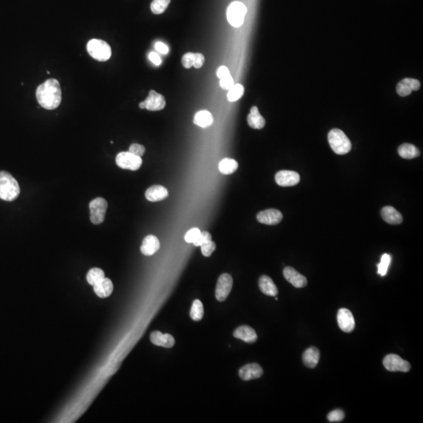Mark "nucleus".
<instances>
[{
	"label": "nucleus",
	"instance_id": "obj_27",
	"mask_svg": "<svg viewBox=\"0 0 423 423\" xmlns=\"http://www.w3.org/2000/svg\"><path fill=\"white\" fill-rule=\"evenodd\" d=\"M398 154L401 158L405 159H412L417 158L420 154L418 149L411 144H403L399 147Z\"/></svg>",
	"mask_w": 423,
	"mask_h": 423
},
{
	"label": "nucleus",
	"instance_id": "obj_25",
	"mask_svg": "<svg viewBox=\"0 0 423 423\" xmlns=\"http://www.w3.org/2000/svg\"><path fill=\"white\" fill-rule=\"evenodd\" d=\"M320 360V351L316 347H310L305 351L303 355V361L306 367L315 368Z\"/></svg>",
	"mask_w": 423,
	"mask_h": 423
},
{
	"label": "nucleus",
	"instance_id": "obj_16",
	"mask_svg": "<svg viewBox=\"0 0 423 423\" xmlns=\"http://www.w3.org/2000/svg\"><path fill=\"white\" fill-rule=\"evenodd\" d=\"M264 374V370L261 365L257 363L248 364L239 370V376L242 380L249 381L259 379Z\"/></svg>",
	"mask_w": 423,
	"mask_h": 423
},
{
	"label": "nucleus",
	"instance_id": "obj_40",
	"mask_svg": "<svg viewBox=\"0 0 423 423\" xmlns=\"http://www.w3.org/2000/svg\"><path fill=\"white\" fill-rule=\"evenodd\" d=\"M145 151L144 146L139 144H131L129 148V152L135 154V155L139 156V157H142V156L144 155Z\"/></svg>",
	"mask_w": 423,
	"mask_h": 423
},
{
	"label": "nucleus",
	"instance_id": "obj_20",
	"mask_svg": "<svg viewBox=\"0 0 423 423\" xmlns=\"http://www.w3.org/2000/svg\"><path fill=\"white\" fill-rule=\"evenodd\" d=\"M234 336L248 344H253L257 340V334L252 327L248 325L240 326L234 331Z\"/></svg>",
	"mask_w": 423,
	"mask_h": 423
},
{
	"label": "nucleus",
	"instance_id": "obj_31",
	"mask_svg": "<svg viewBox=\"0 0 423 423\" xmlns=\"http://www.w3.org/2000/svg\"><path fill=\"white\" fill-rule=\"evenodd\" d=\"M190 316L192 317V320H195V321H199L203 317V305L199 299H195L194 301L192 309H191V312H190Z\"/></svg>",
	"mask_w": 423,
	"mask_h": 423
},
{
	"label": "nucleus",
	"instance_id": "obj_39",
	"mask_svg": "<svg viewBox=\"0 0 423 423\" xmlns=\"http://www.w3.org/2000/svg\"><path fill=\"white\" fill-rule=\"evenodd\" d=\"M234 85V81L233 78H232L231 74H229L227 76L223 77V78L220 79V86L223 90L225 91H229L233 86Z\"/></svg>",
	"mask_w": 423,
	"mask_h": 423
},
{
	"label": "nucleus",
	"instance_id": "obj_36",
	"mask_svg": "<svg viewBox=\"0 0 423 423\" xmlns=\"http://www.w3.org/2000/svg\"><path fill=\"white\" fill-rule=\"evenodd\" d=\"M216 245L214 241H210L206 244H202L201 246L202 249V253L204 257H209L213 253V251L216 250Z\"/></svg>",
	"mask_w": 423,
	"mask_h": 423
},
{
	"label": "nucleus",
	"instance_id": "obj_43",
	"mask_svg": "<svg viewBox=\"0 0 423 423\" xmlns=\"http://www.w3.org/2000/svg\"><path fill=\"white\" fill-rule=\"evenodd\" d=\"M154 48L158 53H162V54H167L168 53V46L163 43L162 42H157L154 44Z\"/></svg>",
	"mask_w": 423,
	"mask_h": 423
},
{
	"label": "nucleus",
	"instance_id": "obj_42",
	"mask_svg": "<svg viewBox=\"0 0 423 423\" xmlns=\"http://www.w3.org/2000/svg\"><path fill=\"white\" fill-rule=\"evenodd\" d=\"M230 74V70L228 69V67H226V66L222 65L220 66V67H218V69L216 70V75H217L218 78H222L223 77L227 76Z\"/></svg>",
	"mask_w": 423,
	"mask_h": 423
},
{
	"label": "nucleus",
	"instance_id": "obj_24",
	"mask_svg": "<svg viewBox=\"0 0 423 423\" xmlns=\"http://www.w3.org/2000/svg\"><path fill=\"white\" fill-rule=\"evenodd\" d=\"M113 283L109 278H105L98 285H94V292L100 298H107L113 292Z\"/></svg>",
	"mask_w": 423,
	"mask_h": 423
},
{
	"label": "nucleus",
	"instance_id": "obj_8",
	"mask_svg": "<svg viewBox=\"0 0 423 423\" xmlns=\"http://www.w3.org/2000/svg\"><path fill=\"white\" fill-rule=\"evenodd\" d=\"M166 105L165 97L154 91L149 92L145 101L140 102L139 107L141 109H147L151 112H158L162 110Z\"/></svg>",
	"mask_w": 423,
	"mask_h": 423
},
{
	"label": "nucleus",
	"instance_id": "obj_5",
	"mask_svg": "<svg viewBox=\"0 0 423 423\" xmlns=\"http://www.w3.org/2000/svg\"><path fill=\"white\" fill-rule=\"evenodd\" d=\"M246 14L247 8L243 3L234 1L227 8V21L234 28H240L244 24Z\"/></svg>",
	"mask_w": 423,
	"mask_h": 423
},
{
	"label": "nucleus",
	"instance_id": "obj_38",
	"mask_svg": "<svg viewBox=\"0 0 423 423\" xmlns=\"http://www.w3.org/2000/svg\"><path fill=\"white\" fill-rule=\"evenodd\" d=\"M194 59H195V53H187L183 56L182 59H181V63L185 68L189 69L191 67H193Z\"/></svg>",
	"mask_w": 423,
	"mask_h": 423
},
{
	"label": "nucleus",
	"instance_id": "obj_28",
	"mask_svg": "<svg viewBox=\"0 0 423 423\" xmlns=\"http://www.w3.org/2000/svg\"><path fill=\"white\" fill-rule=\"evenodd\" d=\"M238 168V163L236 160L232 158H223L219 163V170L222 174L230 175L234 174Z\"/></svg>",
	"mask_w": 423,
	"mask_h": 423
},
{
	"label": "nucleus",
	"instance_id": "obj_15",
	"mask_svg": "<svg viewBox=\"0 0 423 423\" xmlns=\"http://www.w3.org/2000/svg\"><path fill=\"white\" fill-rule=\"evenodd\" d=\"M284 277L289 283L292 284L294 287L300 289L307 285V280L301 274H299L294 268L291 267L285 268L283 271Z\"/></svg>",
	"mask_w": 423,
	"mask_h": 423
},
{
	"label": "nucleus",
	"instance_id": "obj_22",
	"mask_svg": "<svg viewBox=\"0 0 423 423\" xmlns=\"http://www.w3.org/2000/svg\"><path fill=\"white\" fill-rule=\"evenodd\" d=\"M259 287L264 294L269 296H276L278 293V288L270 277L263 275L259 280Z\"/></svg>",
	"mask_w": 423,
	"mask_h": 423
},
{
	"label": "nucleus",
	"instance_id": "obj_32",
	"mask_svg": "<svg viewBox=\"0 0 423 423\" xmlns=\"http://www.w3.org/2000/svg\"><path fill=\"white\" fill-rule=\"evenodd\" d=\"M171 0H153L151 4V10L154 15H161L168 8Z\"/></svg>",
	"mask_w": 423,
	"mask_h": 423
},
{
	"label": "nucleus",
	"instance_id": "obj_26",
	"mask_svg": "<svg viewBox=\"0 0 423 423\" xmlns=\"http://www.w3.org/2000/svg\"><path fill=\"white\" fill-rule=\"evenodd\" d=\"M214 122L213 115L207 110H202L197 112L194 117V124L202 128H207L212 126Z\"/></svg>",
	"mask_w": 423,
	"mask_h": 423
},
{
	"label": "nucleus",
	"instance_id": "obj_41",
	"mask_svg": "<svg viewBox=\"0 0 423 423\" xmlns=\"http://www.w3.org/2000/svg\"><path fill=\"white\" fill-rule=\"evenodd\" d=\"M205 57H204L203 54L201 53H195V59H194V64L193 67L197 68V69H199V68H201V67L203 66L204 63H205Z\"/></svg>",
	"mask_w": 423,
	"mask_h": 423
},
{
	"label": "nucleus",
	"instance_id": "obj_34",
	"mask_svg": "<svg viewBox=\"0 0 423 423\" xmlns=\"http://www.w3.org/2000/svg\"><path fill=\"white\" fill-rule=\"evenodd\" d=\"M344 418H345V414L341 409L334 410V411H331L329 414H327V419L331 422L342 421Z\"/></svg>",
	"mask_w": 423,
	"mask_h": 423
},
{
	"label": "nucleus",
	"instance_id": "obj_13",
	"mask_svg": "<svg viewBox=\"0 0 423 423\" xmlns=\"http://www.w3.org/2000/svg\"><path fill=\"white\" fill-rule=\"evenodd\" d=\"M257 220L266 225H277L282 221L283 215L278 209H270L261 211L257 214Z\"/></svg>",
	"mask_w": 423,
	"mask_h": 423
},
{
	"label": "nucleus",
	"instance_id": "obj_4",
	"mask_svg": "<svg viewBox=\"0 0 423 423\" xmlns=\"http://www.w3.org/2000/svg\"><path fill=\"white\" fill-rule=\"evenodd\" d=\"M89 54L98 61H107L112 57V49L108 43L101 39H91L87 43Z\"/></svg>",
	"mask_w": 423,
	"mask_h": 423
},
{
	"label": "nucleus",
	"instance_id": "obj_2",
	"mask_svg": "<svg viewBox=\"0 0 423 423\" xmlns=\"http://www.w3.org/2000/svg\"><path fill=\"white\" fill-rule=\"evenodd\" d=\"M20 187L18 181L9 173L0 172V199L12 202L19 196Z\"/></svg>",
	"mask_w": 423,
	"mask_h": 423
},
{
	"label": "nucleus",
	"instance_id": "obj_37",
	"mask_svg": "<svg viewBox=\"0 0 423 423\" xmlns=\"http://www.w3.org/2000/svg\"><path fill=\"white\" fill-rule=\"evenodd\" d=\"M200 233L201 230L199 228L194 227V228H192L187 232V234H185V237H184V239L188 243H194L196 241L197 238L199 237Z\"/></svg>",
	"mask_w": 423,
	"mask_h": 423
},
{
	"label": "nucleus",
	"instance_id": "obj_30",
	"mask_svg": "<svg viewBox=\"0 0 423 423\" xmlns=\"http://www.w3.org/2000/svg\"><path fill=\"white\" fill-rule=\"evenodd\" d=\"M244 88L241 84H234L227 93V99L230 102H235L244 95Z\"/></svg>",
	"mask_w": 423,
	"mask_h": 423
},
{
	"label": "nucleus",
	"instance_id": "obj_14",
	"mask_svg": "<svg viewBox=\"0 0 423 423\" xmlns=\"http://www.w3.org/2000/svg\"><path fill=\"white\" fill-rule=\"evenodd\" d=\"M420 87L421 84L418 80L406 78L397 84V93L399 96L407 97L410 95L412 91H418Z\"/></svg>",
	"mask_w": 423,
	"mask_h": 423
},
{
	"label": "nucleus",
	"instance_id": "obj_9",
	"mask_svg": "<svg viewBox=\"0 0 423 423\" xmlns=\"http://www.w3.org/2000/svg\"><path fill=\"white\" fill-rule=\"evenodd\" d=\"M383 365L390 372H407L411 369L409 362L396 354L386 355L383 359Z\"/></svg>",
	"mask_w": 423,
	"mask_h": 423
},
{
	"label": "nucleus",
	"instance_id": "obj_7",
	"mask_svg": "<svg viewBox=\"0 0 423 423\" xmlns=\"http://www.w3.org/2000/svg\"><path fill=\"white\" fill-rule=\"evenodd\" d=\"M108 209V202L103 198H97L90 203L91 221L98 225L105 221V214Z\"/></svg>",
	"mask_w": 423,
	"mask_h": 423
},
{
	"label": "nucleus",
	"instance_id": "obj_10",
	"mask_svg": "<svg viewBox=\"0 0 423 423\" xmlns=\"http://www.w3.org/2000/svg\"><path fill=\"white\" fill-rule=\"evenodd\" d=\"M233 287V278L228 274H223L218 279L216 288V298L218 301L227 299Z\"/></svg>",
	"mask_w": 423,
	"mask_h": 423
},
{
	"label": "nucleus",
	"instance_id": "obj_11",
	"mask_svg": "<svg viewBox=\"0 0 423 423\" xmlns=\"http://www.w3.org/2000/svg\"><path fill=\"white\" fill-rule=\"evenodd\" d=\"M300 181L298 173L290 170H282L275 175V181L281 187H292L299 184Z\"/></svg>",
	"mask_w": 423,
	"mask_h": 423
},
{
	"label": "nucleus",
	"instance_id": "obj_29",
	"mask_svg": "<svg viewBox=\"0 0 423 423\" xmlns=\"http://www.w3.org/2000/svg\"><path fill=\"white\" fill-rule=\"evenodd\" d=\"M105 278V272H104L103 270L100 269V268H93V269L90 270L89 272L87 273V282H88L90 285H93V286L98 285Z\"/></svg>",
	"mask_w": 423,
	"mask_h": 423
},
{
	"label": "nucleus",
	"instance_id": "obj_21",
	"mask_svg": "<svg viewBox=\"0 0 423 423\" xmlns=\"http://www.w3.org/2000/svg\"><path fill=\"white\" fill-rule=\"evenodd\" d=\"M381 216L384 221L390 224H400L403 222V216L392 206H385L381 210Z\"/></svg>",
	"mask_w": 423,
	"mask_h": 423
},
{
	"label": "nucleus",
	"instance_id": "obj_1",
	"mask_svg": "<svg viewBox=\"0 0 423 423\" xmlns=\"http://www.w3.org/2000/svg\"><path fill=\"white\" fill-rule=\"evenodd\" d=\"M36 98L41 107L47 110L58 108L61 103V89L57 79L50 78L39 86L36 90Z\"/></svg>",
	"mask_w": 423,
	"mask_h": 423
},
{
	"label": "nucleus",
	"instance_id": "obj_12",
	"mask_svg": "<svg viewBox=\"0 0 423 423\" xmlns=\"http://www.w3.org/2000/svg\"><path fill=\"white\" fill-rule=\"evenodd\" d=\"M337 320L340 329L345 332H351L355 327V320L351 310L348 309H340L337 314Z\"/></svg>",
	"mask_w": 423,
	"mask_h": 423
},
{
	"label": "nucleus",
	"instance_id": "obj_23",
	"mask_svg": "<svg viewBox=\"0 0 423 423\" xmlns=\"http://www.w3.org/2000/svg\"><path fill=\"white\" fill-rule=\"evenodd\" d=\"M247 122L248 126L254 129H262L266 125L265 119L261 115L257 106L251 107Z\"/></svg>",
	"mask_w": 423,
	"mask_h": 423
},
{
	"label": "nucleus",
	"instance_id": "obj_19",
	"mask_svg": "<svg viewBox=\"0 0 423 423\" xmlns=\"http://www.w3.org/2000/svg\"><path fill=\"white\" fill-rule=\"evenodd\" d=\"M151 343L158 347L172 348L175 344V340L170 334H162L158 331H153L150 335Z\"/></svg>",
	"mask_w": 423,
	"mask_h": 423
},
{
	"label": "nucleus",
	"instance_id": "obj_17",
	"mask_svg": "<svg viewBox=\"0 0 423 423\" xmlns=\"http://www.w3.org/2000/svg\"><path fill=\"white\" fill-rule=\"evenodd\" d=\"M160 248L159 240L154 235H147L142 242L140 251L147 257L154 255Z\"/></svg>",
	"mask_w": 423,
	"mask_h": 423
},
{
	"label": "nucleus",
	"instance_id": "obj_6",
	"mask_svg": "<svg viewBox=\"0 0 423 423\" xmlns=\"http://www.w3.org/2000/svg\"><path fill=\"white\" fill-rule=\"evenodd\" d=\"M115 161L119 168L132 171L138 170L143 163L141 157L135 155L129 151L119 153L116 156Z\"/></svg>",
	"mask_w": 423,
	"mask_h": 423
},
{
	"label": "nucleus",
	"instance_id": "obj_3",
	"mask_svg": "<svg viewBox=\"0 0 423 423\" xmlns=\"http://www.w3.org/2000/svg\"><path fill=\"white\" fill-rule=\"evenodd\" d=\"M330 147L337 154H346L351 151L352 144L347 135L339 129H331L327 135Z\"/></svg>",
	"mask_w": 423,
	"mask_h": 423
},
{
	"label": "nucleus",
	"instance_id": "obj_18",
	"mask_svg": "<svg viewBox=\"0 0 423 423\" xmlns=\"http://www.w3.org/2000/svg\"><path fill=\"white\" fill-rule=\"evenodd\" d=\"M168 190L161 185H154L146 191L145 197L150 202H160L168 198Z\"/></svg>",
	"mask_w": 423,
	"mask_h": 423
},
{
	"label": "nucleus",
	"instance_id": "obj_35",
	"mask_svg": "<svg viewBox=\"0 0 423 423\" xmlns=\"http://www.w3.org/2000/svg\"><path fill=\"white\" fill-rule=\"evenodd\" d=\"M212 241V235L208 231L201 232L199 237L197 238L196 241L193 243L195 246H202V244H206L209 241Z\"/></svg>",
	"mask_w": 423,
	"mask_h": 423
},
{
	"label": "nucleus",
	"instance_id": "obj_44",
	"mask_svg": "<svg viewBox=\"0 0 423 423\" xmlns=\"http://www.w3.org/2000/svg\"><path fill=\"white\" fill-rule=\"evenodd\" d=\"M148 58L156 66L161 65V59L158 53H154V52H151V53H149Z\"/></svg>",
	"mask_w": 423,
	"mask_h": 423
},
{
	"label": "nucleus",
	"instance_id": "obj_33",
	"mask_svg": "<svg viewBox=\"0 0 423 423\" xmlns=\"http://www.w3.org/2000/svg\"><path fill=\"white\" fill-rule=\"evenodd\" d=\"M391 263V257L389 254H383L381 257V261L378 264V273L381 276H385L387 274L388 268Z\"/></svg>",
	"mask_w": 423,
	"mask_h": 423
}]
</instances>
